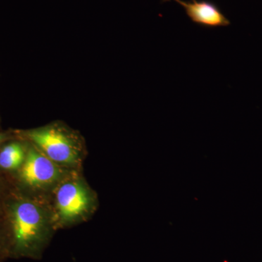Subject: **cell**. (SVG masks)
I'll return each instance as SVG.
<instances>
[{"label":"cell","mask_w":262,"mask_h":262,"mask_svg":"<svg viewBox=\"0 0 262 262\" xmlns=\"http://www.w3.org/2000/svg\"><path fill=\"white\" fill-rule=\"evenodd\" d=\"M174 1L184 8L186 14L193 23L206 28L228 27L230 20L222 13L217 5L206 0H163V2Z\"/></svg>","instance_id":"cell-5"},{"label":"cell","mask_w":262,"mask_h":262,"mask_svg":"<svg viewBox=\"0 0 262 262\" xmlns=\"http://www.w3.org/2000/svg\"><path fill=\"white\" fill-rule=\"evenodd\" d=\"M56 198L58 215L64 222L80 218L87 213L91 205L90 192L78 182L62 184L57 191Z\"/></svg>","instance_id":"cell-4"},{"label":"cell","mask_w":262,"mask_h":262,"mask_svg":"<svg viewBox=\"0 0 262 262\" xmlns=\"http://www.w3.org/2000/svg\"><path fill=\"white\" fill-rule=\"evenodd\" d=\"M27 136L37 149L54 163L72 165L80 160V141L63 127L49 125L29 131Z\"/></svg>","instance_id":"cell-1"},{"label":"cell","mask_w":262,"mask_h":262,"mask_svg":"<svg viewBox=\"0 0 262 262\" xmlns=\"http://www.w3.org/2000/svg\"><path fill=\"white\" fill-rule=\"evenodd\" d=\"M15 248L27 253L40 243L47 228L46 215L40 207L30 201L16 203L12 211Z\"/></svg>","instance_id":"cell-2"},{"label":"cell","mask_w":262,"mask_h":262,"mask_svg":"<svg viewBox=\"0 0 262 262\" xmlns=\"http://www.w3.org/2000/svg\"><path fill=\"white\" fill-rule=\"evenodd\" d=\"M25 149L19 143H12L0 151V168L15 170L21 168L26 159Z\"/></svg>","instance_id":"cell-6"},{"label":"cell","mask_w":262,"mask_h":262,"mask_svg":"<svg viewBox=\"0 0 262 262\" xmlns=\"http://www.w3.org/2000/svg\"><path fill=\"white\" fill-rule=\"evenodd\" d=\"M20 177L26 184L33 187L50 185L61 177L56 163L37 148H31L26 155L20 170Z\"/></svg>","instance_id":"cell-3"},{"label":"cell","mask_w":262,"mask_h":262,"mask_svg":"<svg viewBox=\"0 0 262 262\" xmlns=\"http://www.w3.org/2000/svg\"><path fill=\"white\" fill-rule=\"evenodd\" d=\"M5 137L3 135V134H0V143L2 142L3 140H4Z\"/></svg>","instance_id":"cell-7"}]
</instances>
